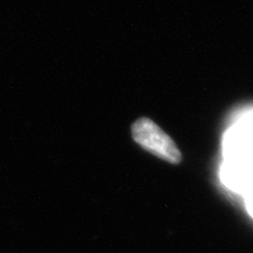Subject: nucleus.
<instances>
[{
  "mask_svg": "<svg viewBox=\"0 0 253 253\" xmlns=\"http://www.w3.org/2000/svg\"><path fill=\"white\" fill-rule=\"evenodd\" d=\"M131 135L134 141L142 148L161 160L172 164H179L183 156L181 150L172 138L163 131L153 120L140 118L131 126Z\"/></svg>",
  "mask_w": 253,
  "mask_h": 253,
  "instance_id": "f257e3e1",
  "label": "nucleus"
}]
</instances>
